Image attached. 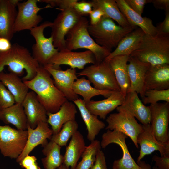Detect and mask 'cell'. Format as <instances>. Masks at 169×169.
<instances>
[{"mask_svg": "<svg viewBox=\"0 0 169 169\" xmlns=\"http://www.w3.org/2000/svg\"><path fill=\"white\" fill-rule=\"evenodd\" d=\"M49 73L40 65L36 76L32 79L23 81L34 92L47 112L55 113L68 100L55 86Z\"/></svg>", "mask_w": 169, "mask_h": 169, "instance_id": "6da1fadb", "label": "cell"}, {"mask_svg": "<svg viewBox=\"0 0 169 169\" xmlns=\"http://www.w3.org/2000/svg\"><path fill=\"white\" fill-rule=\"evenodd\" d=\"M6 66L9 72L19 77L23 74L25 70L26 74L22 79L25 81L31 80L36 76L40 65L27 48L15 43L9 50L0 52V72Z\"/></svg>", "mask_w": 169, "mask_h": 169, "instance_id": "7a4b0ae2", "label": "cell"}, {"mask_svg": "<svg viewBox=\"0 0 169 169\" xmlns=\"http://www.w3.org/2000/svg\"><path fill=\"white\" fill-rule=\"evenodd\" d=\"M129 56L151 66L169 64V36L145 34Z\"/></svg>", "mask_w": 169, "mask_h": 169, "instance_id": "3957f363", "label": "cell"}, {"mask_svg": "<svg viewBox=\"0 0 169 169\" xmlns=\"http://www.w3.org/2000/svg\"><path fill=\"white\" fill-rule=\"evenodd\" d=\"M89 25L87 18L81 17L67 33L65 48L70 51L86 49L93 53L96 63H100L104 60L112 52L95 42L88 32Z\"/></svg>", "mask_w": 169, "mask_h": 169, "instance_id": "277c9868", "label": "cell"}, {"mask_svg": "<svg viewBox=\"0 0 169 169\" xmlns=\"http://www.w3.org/2000/svg\"><path fill=\"white\" fill-rule=\"evenodd\" d=\"M137 27H123L116 25L111 18L103 17L96 24H89L88 31L98 44L112 52L124 37Z\"/></svg>", "mask_w": 169, "mask_h": 169, "instance_id": "5b68a950", "label": "cell"}, {"mask_svg": "<svg viewBox=\"0 0 169 169\" xmlns=\"http://www.w3.org/2000/svg\"><path fill=\"white\" fill-rule=\"evenodd\" d=\"M78 76H86L94 87L101 90L120 91L108 61L104 60L84 68L77 73Z\"/></svg>", "mask_w": 169, "mask_h": 169, "instance_id": "8992f818", "label": "cell"}, {"mask_svg": "<svg viewBox=\"0 0 169 169\" xmlns=\"http://www.w3.org/2000/svg\"><path fill=\"white\" fill-rule=\"evenodd\" d=\"M28 137L27 130L13 128L8 125H0V151L5 157L17 159L26 144Z\"/></svg>", "mask_w": 169, "mask_h": 169, "instance_id": "52a82bcc", "label": "cell"}, {"mask_svg": "<svg viewBox=\"0 0 169 169\" xmlns=\"http://www.w3.org/2000/svg\"><path fill=\"white\" fill-rule=\"evenodd\" d=\"M81 17L70 7L61 9L52 22L51 36L54 47L59 51L65 48V36Z\"/></svg>", "mask_w": 169, "mask_h": 169, "instance_id": "ba28073f", "label": "cell"}, {"mask_svg": "<svg viewBox=\"0 0 169 169\" xmlns=\"http://www.w3.org/2000/svg\"><path fill=\"white\" fill-rule=\"evenodd\" d=\"M52 25V22L46 21L30 30V34L35 41L32 47V55L43 66L48 64L50 59L59 51L53 45L52 37L46 38L44 34V29Z\"/></svg>", "mask_w": 169, "mask_h": 169, "instance_id": "9c48e42d", "label": "cell"}, {"mask_svg": "<svg viewBox=\"0 0 169 169\" xmlns=\"http://www.w3.org/2000/svg\"><path fill=\"white\" fill-rule=\"evenodd\" d=\"M38 0H28L20 2L17 5V13L14 26V33L24 30H30L38 26L43 20L42 16L38 15L40 10L52 8L48 4L46 7L39 8L37 5Z\"/></svg>", "mask_w": 169, "mask_h": 169, "instance_id": "30bf717a", "label": "cell"}, {"mask_svg": "<svg viewBox=\"0 0 169 169\" xmlns=\"http://www.w3.org/2000/svg\"><path fill=\"white\" fill-rule=\"evenodd\" d=\"M110 114L106 121L108 125L106 130H116L126 135L132 141L137 148L138 135L143 131L142 125L138 123L135 118L123 111Z\"/></svg>", "mask_w": 169, "mask_h": 169, "instance_id": "8fae6325", "label": "cell"}, {"mask_svg": "<svg viewBox=\"0 0 169 169\" xmlns=\"http://www.w3.org/2000/svg\"><path fill=\"white\" fill-rule=\"evenodd\" d=\"M128 136L116 130H107L102 136L100 142L101 147L105 148L109 145L115 143L118 145L122 150V156L120 159L115 160L112 169H140L128 150L125 139Z\"/></svg>", "mask_w": 169, "mask_h": 169, "instance_id": "7c38bea8", "label": "cell"}, {"mask_svg": "<svg viewBox=\"0 0 169 169\" xmlns=\"http://www.w3.org/2000/svg\"><path fill=\"white\" fill-rule=\"evenodd\" d=\"M150 124L154 136L160 142L169 144V103H157L149 106Z\"/></svg>", "mask_w": 169, "mask_h": 169, "instance_id": "4fadbf2b", "label": "cell"}, {"mask_svg": "<svg viewBox=\"0 0 169 169\" xmlns=\"http://www.w3.org/2000/svg\"><path fill=\"white\" fill-rule=\"evenodd\" d=\"M96 63L95 56L90 50L76 52L65 48L59 51L50 59L48 64H51L53 68L56 69H60V65H66L71 68L82 70L87 64H94Z\"/></svg>", "mask_w": 169, "mask_h": 169, "instance_id": "5bb4252c", "label": "cell"}, {"mask_svg": "<svg viewBox=\"0 0 169 169\" xmlns=\"http://www.w3.org/2000/svg\"><path fill=\"white\" fill-rule=\"evenodd\" d=\"M43 66L53 77L55 86L68 100L73 101L79 98L73 89V84L78 79L75 69L70 68L63 70L53 68L50 64Z\"/></svg>", "mask_w": 169, "mask_h": 169, "instance_id": "9a60e30c", "label": "cell"}, {"mask_svg": "<svg viewBox=\"0 0 169 169\" xmlns=\"http://www.w3.org/2000/svg\"><path fill=\"white\" fill-rule=\"evenodd\" d=\"M142 127L143 131L137 138V143L140 145V149L137 162L155 151H159L161 156H169V144L161 143L156 139L150 124L142 125Z\"/></svg>", "mask_w": 169, "mask_h": 169, "instance_id": "2e32d148", "label": "cell"}, {"mask_svg": "<svg viewBox=\"0 0 169 169\" xmlns=\"http://www.w3.org/2000/svg\"><path fill=\"white\" fill-rule=\"evenodd\" d=\"M117 111H123L136 118L142 125L150 124L149 106H146L135 92H127L122 104L116 108Z\"/></svg>", "mask_w": 169, "mask_h": 169, "instance_id": "e0dca14e", "label": "cell"}, {"mask_svg": "<svg viewBox=\"0 0 169 169\" xmlns=\"http://www.w3.org/2000/svg\"><path fill=\"white\" fill-rule=\"evenodd\" d=\"M27 131L28 137L26 145L22 153L16 159V161L18 163L29 155L37 146L41 145L43 146L46 144L48 142L47 139L50 140L53 134L48 124L45 122H40L34 129L28 125Z\"/></svg>", "mask_w": 169, "mask_h": 169, "instance_id": "ac0fdd59", "label": "cell"}, {"mask_svg": "<svg viewBox=\"0 0 169 169\" xmlns=\"http://www.w3.org/2000/svg\"><path fill=\"white\" fill-rule=\"evenodd\" d=\"M150 66L148 63L129 56L127 67L130 84L127 92H135L139 94L141 98L144 97L145 76Z\"/></svg>", "mask_w": 169, "mask_h": 169, "instance_id": "d6986e66", "label": "cell"}, {"mask_svg": "<svg viewBox=\"0 0 169 169\" xmlns=\"http://www.w3.org/2000/svg\"><path fill=\"white\" fill-rule=\"evenodd\" d=\"M18 0H0V37L10 41L13 37L14 26Z\"/></svg>", "mask_w": 169, "mask_h": 169, "instance_id": "ffe728a7", "label": "cell"}, {"mask_svg": "<svg viewBox=\"0 0 169 169\" xmlns=\"http://www.w3.org/2000/svg\"><path fill=\"white\" fill-rule=\"evenodd\" d=\"M26 116L28 125L35 128L41 122H47V112L33 91L28 92L22 103Z\"/></svg>", "mask_w": 169, "mask_h": 169, "instance_id": "44dd1931", "label": "cell"}, {"mask_svg": "<svg viewBox=\"0 0 169 169\" xmlns=\"http://www.w3.org/2000/svg\"><path fill=\"white\" fill-rule=\"evenodd\" d=\"M169 89V64L151 66L145 74L144 89L165 90Z\"/></svg>", "mask_w": 169, "mask_h": 169, "instance_id": "7402d4cb", "label": "cell"}, {"mask_svg": "<svg viewBox=\"0 0 169 169\" xmlns=\"http://www.w3.org/2000/svg\"><path fill=\"white\" fill-rule=\"evenodd\" d=\"M125 97L121 91H113L106 99L99 101L91 100L85 105L91 114L105 120L108 114L122 104Z\"/></svg>", "mask_w": 169, "mask_h": 169, "instance_id": "603a6c76", "label": "cell"}, {"mask_svg": "<svg viewBox=\"0 0 169 169\" xmlns=\"http://www.w3.org/2000/svg\"><path fill=\"white\" fill-rule=\"evenodd\" d=\"M120 11L131 26L141 28L146 34H157L156 27L152 21L146 17H143L132 9L125 0H115Z\"/></svg>", "mask_w": 169, "mask_h": 169, "instance_id": "cb8c5ba5", "label": "cell"}, {"mask_svg": "<svg viewBox=\"0 0 169 169\" xmlns=\"http://www.w3.org/2000/svg\"><path fill=\"white\" fill-rule=\"evenodd\" d=\"M77 113L76 106L71 101L67 100L61 106L59 110L55 113L47 112V123L51 126L53 135L58 133L63 125L66 122L75 120Z\"/></svg>", "mask_w": 169, "mask_h": 169, "instance_id": "d4e9b609", "label": "cell"}, {"mask_svg": "<svg viewBox=\"0 0 169 169\" xmlns=\"http://www.w3.org/2000/svg\"><path fill=\"white\" fill-rule=\"evenodd\" d=\"M86 146L83 135L77 131L71 137L66 147L63 164L68 168L69 169L70 167V169H75Z\"/></svg>", "mask_w": 169, "mask_h": 169, "instance_id": "484cf974", "label": "cell"}, {"mask_svg": "<svg viewBox=\"0 0 169 169\" xmlns=\"http://www.w3.org/2000/svg\"><path fill=\"white\" fill-rule=\"evenodd\" d=\"M73 102L78 109L86 126L87 139L90 141L95 140L100 131L105 127V124L89 111L83 99L78 98Z\"/></svg>", "mask_w": 169, "mask_h": 169, "instance_id": "4316f807", "label": "cell"}, {"mask_svg": "<svg viewBox=\"0 0 169 169\" xmlns=\"http://www.w3.org/2000/svg\"><path fill=\"white\" fill-rule=\"evenodd\" d=\"M129 56H116L108 61L114 73L120 91L125 96L130 86V81L128 70L127 63Z\"/></svg>", "mask_w": 169, "mask_h": 169, "instance_id": "83f0119b", "label": "cell"}, {"mask_svg": "<svg viewBox=\"0 0 169 169\" xmlns=\"http://www.w3.org/2000/svg\"><path fill=\"white\" fill-rule=\"evenodd\" d=\"M145 33L137 27L124 37L119 42L115 49L105 60H108L117 55L129 56L137 48Z\"/></svg>", "mask_w": 169, "mask_h": 169, "instance_id": "f1b7e54d", "label": "cell"}, {"mask_svg": "<svg viewBox=\"0 0 169 169\" xmlns=\"http://www.w3.org/2000/svg\"><path fill=\"white\" fill-rule=\"evenodd\" d=\"M0 120L6 124L13 125L18 130H27V118L21 103H15L9 107L0 110Z\"/></svg>", "mask_w": 169, "mask_h": 169, "instance_id": "f546056e", "label": "cell"}, {"mask_svg": "<svg viewBox=\"0 0 169 169\" xmlns=\"http://www.w3.org/2000/svg\"><path fill=\"white\" fill-rule=\"evenodd\" d=\"M1 81L14 97L15 102L22 103L29 89L19 77L11 73L0 72Z\"/></svg>", "mask_w": 169, "mask_h": 169, "instance_id": "4dcf8cb0", "label": "cell"}, {"mask_svg": "<svg viewBox=\"0 0 169 169\" xmlns=\"http://www.w3.org/2000/svg\"><path fill=\"white\" fill-rule=\"evenodd\" d=\"M90 1L93 9L101 10L104 13L103 17L111 18L123 27L131 26L120 11L115 0H92Z\"/></svg>", "mask_w": 169, "mask_h": 169, "instance_id": "1f68e13d", "label": "cell"}, {"mask_svg": "<svg viewBox=\"0 0 169 169\" xmlns=\"http://www.w3.org/2000/svg\"><path fill=\"white\" fill-rule=\"evenodd\" d=\"M90 81L83 77L78 79L74 83L73 89L77 95H80L83 98L85 104L88 103L93 97L101 95L105 98L109 97L113 91L108 90H101L92 87Z\"/></svg>", "mask_w": 169, "mask_h": 169, "instance_id": "d6a6232c", "label": "cell"}, {"mask_svg": "<svg viewBox=\"0 0 169 169\" xmlns=\"http://www.w3.org/2000/svg\"><path fill=\"white\" fill-rule=\"evenodd\" d=\"M43 147L42 151L45 157L41 161L45 169H56L63 164L64 156L61 154V146L50 141Z\"/></svg>", "mask_w": 169, "mask_h": 169, "instance_id": "836d02e7", "label": "cell"}, {"mask_svg": "<svg viewBox=\"0 0 169 169\" xmlns=\"http://www.w3.org/2000/svg\"><path fill=\"white\" fill-rule=\"evenodd\" d=\"M100 142L95 140L86 146L81 157V161L77 163L75 169H90L93 165L96 155L101 150Z\"/></svg>", "mask_w": 169, "mask_h": 169, "instance_id": "e575fe53", "label": "cell"}, {"mask_svg": "<svg viewBox=\"0 0 169 169\" xmlns=\"http://www.w3.org/2000/svg\"><path fill=\"white\" fill-rule=\"evenodd\" d=\"M78 124L75 120L69 121L62 126L60 131L53 135L50 141L61 146H66L69 139L78 130Z\"/></svg>", "mask_w": 169, "mask_h": 169, "instance_id": "d590c367", "label": "cell"}, {"mask_svg": "<svg viewBox=\"0 0 169 169\" xmlns=\"http://www.w3.org/2000/svg\"><path fill=\"white\" fill-rule=\"evenodd\" d=\"M160 101L169 103V89L165 90H149L145 91L141 101L145 105H154Z\"/></svg>", "mask_w": 169, "mask_h": 169, "instance_id": "8d00e7d4", "label": "cell"}, {"mask_svg": "<svg viewBox=\"0 0 169 169\" xmlns=\"http://www.w3.org/2000/svg\"><path fill=\"white\" fill-rule=\"evenodd\" d=\"M15 103L13 96L0 81V110L9 107Z\"/></svg>", "mask_w": 169, "mask_h": 169, "instance_id": "74e56055", "label": "cell"}, {"mask_svg": "<svg viewBox=\"0 0 169 169\" xmlns=\"http://www.w3.org/2000/svg\"><path fill=\"white\" fill-rule=\"evenodd\" d=\"M78 1L75 0L73 6L74 9L81 16L89 15L93 9L92 5L90 2Z\"/></svg>", "mask_w": 169, "mask_h": 169, "instance_id": "f35d334b", "label": "cell"}, {"mask_svg": "<svg viewBox=\"0 0 169 169\" xmlns=\"http://www.w3.org/2000/svg\"><path fill=\"white\" fill-rule=\"evenodd\" d=\"M128 5L133 11L141 15L145 5L151 2V0H125Z\"/></svg>", "mask_w": 169, "mask_h": 169, "instance_id": "ab89813d", "label": "cell"}, {"mask_svg": "<svg viewBox=\"0 0 169 169\" xmlns=\"http://www.w3.org/2000/svg\"><path fill=\"white\" fill-rule=\"evenodd\" d=\"M156 27L157 34L164 36H169V11L166 12L164 20L158 23Z\"/></svg>", "mask_w": 169, "mask_h": 169, "instance_id": "60d3db41", "label": "cell"}, {"mask_svg": "<svg viewBox=\"0 0 169 169\" xmlns=\"http://www.w3.org/2000/svg\"><path fill=\"white\" fill-rule=\"evenodd\" d=\"M90 169H108L105 157L102 151L100 150L98 151L94 163Z\"/></svg>", "mask_w": 169, "mask_h": 169, "instance_id": "b9f144b4", "label": "cell"}, {"mask_svg": "<svg viewBox=\"0 0 169 169\" xmlns=\"http://www.w3.org/2000/svg\"><path fill=\"white\" fill-rule=\"evenodd\" d=\"M152 160L155 162V166L158 169H169V156L159 157L155 155Z\"/></svg>", "mask_w": 169, "mask_h": 169, "instance_id": "7bdbcfd3", "label": "cell"}, {"mask_svg": "<svg viewBox=\"0 0 169 169\" xmlns=\"http://www.w3.org/2000/svg\"><path fill=\"white\" fill-rule=\"evenodd\" d=\"M104 13L99 9H93L89 14L90 18V24L95 25L97 24L104 16Z\"/></svg>", "mask_w": 169, "mask_h": 169, "instance_id": "ee69618b", "label": "cell"}, {"mask_svg": "<svg viewBox=\"0 0 169 169\" xmlns=\"http://www.w3.org/2000/svg\"><path fill=\"white\" fill-rule=\"evenodd\" d=\"M154 7L157 9L169 11V0H151Z\"/></svg>", "mask_w": 169, "mask_h": 169, "instance_id": "f6af8a7d", "label": "cell"}, {"mask_svg": "<svg viewBox=\"0 0 169 169\" xmlns=\"http://www.w3.org/2000/svg\"><path fill=\"white\" fill-rule=\"evenodd\" d=\"M36 157L29 155L25 157L19 163L22 168L26 169L36 162Z\"/></svg>", "mask_w": 169, "mask_h": 169, "instance_id": "bcb514c9", "label": "cell"}, {"mask_svg": "<svg viewBox=\"0 0 169 169\" xmlns=\"http://www.w3.org/2000/svg\"><path fill=\"white\" fill-rule=\"evenodd\" d=\"M12 45L9 40L4 38L0 37V52L9 50Z\"/></svg>", "mask_w": 169, "mask_h": 169, "instance_id": "7dc6e473", "label": "cell"}, {"mask_svg": "<svg viewBox=\"0 0 169 169\" xmlns=\"http://www.w3.org/2000/svg\"><path fill=\"white\" fill-rule=\"evenodd\" d=\"M136 163L140 167V169H152L151 166L144 161H140Z\"/></svg>", "mask_w": 169, "mask_h": 169, "instance_id": "c3c4849f", "label": "cell"}, {"mask_svg": "<svg viewBox=\"0 0 169 169\" xmlns=\"http://www.w3.org/2000/svg\"><path fill=\"white\" fill-rule=\"evenodd\" d=\"M26 169H41L40 167L38 165L37 162H36L31 166Z\"/></svg>", "mask_w": 169, "mask_h": 169, "instance_id": "681fc988", "label": "cell"}, {"mask_svg": "<svg viewBox=\"0 0 169 169\" xmlns=\"http://www.w3.org/2000/svg\"><path fill=\"white\" fill-rule=\"evenodd\" d=\"M56 169H69L66 166L63 164L60 166Z\"/></svg>", "mask_w": 169, "mask_h": 169, "instance_id": "f907efd6", "label": "cell"}, {"mask_svg": "<svg viewBox=\"0 0 169 169\" xmlns=\"http://www.w3.org/2000/svg\"><path fill=\"white\" fill-rule=\"evenodd\" d=\"M152 169H158L157 167L154 166L152 168Z\"/></svg>", "mask_w": 169, "mask_h": 169, "instance_id": "816d5d0a", "label": "cell"}]
</instances>
